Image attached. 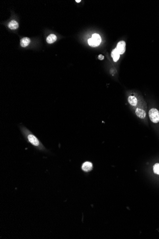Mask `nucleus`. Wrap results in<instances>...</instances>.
I'll list each match as a JSON object with an SVG mask.
<instances>
[{
    "label": "nucleus",
    "mask_w": 159,
    "mask_h": 239,
    "mask_svg": "<svg viewBox=\"0 0 159 239\" xmlns=\"http://www.w3.org/2000/svg\"><path fill=\"white\" fill-rule=\"evenodd\" d=\"M111 56L112 58H113V60L115 62L117 61L120 58V54L118 52V50H117L116 48L114 49L111 52Z\"/></svg>",
    "instance_id": "7"
},
{
    "label": "nucleus",
    "mask_w": 159,
    "mask_h": 239,
    "mask_svg": "<svg viewBox=\"0 0 159 239\" xmlns=\"http://www.w3.org/2000/svg\"><path fill=\"white\" fill-rule=\"evenodd\" d=\"M116 48L120 55L123 54L126 50V43L124 41H120L117 44Z\"/></svg>",
    "instance_id": "4"
},
{
    "label": "nucleus",
    "mask_w": 159,
    "mask_h": 239,
    "mask_svg": "<svg viewBox=\"0 0 159 239\" xmlns=\"http://www.w3.org/2000/svg\"><path fill=\"white\" fill-rule=\"evenodd\" d=\"M101 41V39L100 35L97 34H94L92 35L91 38L88 40V44L92 47H96L100 45Z\"/></svg>",
    "instance_id": "2"
},
{
    "label": "nucleus",
    "mask_w": 159,
    "mask_h": 239,
    "mask_svg": "<svg viewBox=\"0 0 159 239\" xmlns=\"http://www.w3.org/2000/svg\"><path fill=\"white\" fill-rule=\"evenodd\" d=\"M20 130L24 138L28 143L31 144L35 148L40 151H46L47 149L43 145L41 141L31 131H30L22 125L20 126Z\"/></svg>",
    "instance_id": "1"
},
{
    "label": "nucleus",
    "mask_w": 159,
    "mask_h": 239,
    "mask_svg": "<svg viewBox=\"0 0 159 239\" xmlns=\"http://www.w3.org/2000/svg\"><path fill=\"white\" fill-rule=\"evenodd\" d=\"M154 172L157 174H159V163H156L154 166Z\"/></svg>",
    "instance_id": "12"
},
{
    "label": "nucleus",
    "mask_w": 159,
    "mask_h": 239,
    "mask_svg": "<svg viewBox=\"0 0 159 239\" xmlns=\"http://www.w3.org/2000/svg\"><path fill=\"white\" fill-rule=\"evenodd\" d=\"M75 2H76L77 3H80V2H81V0H76Z\"/></svg>",
    "instance_id": "14"
},
{
    "label": "nucleus",
    "mask_w": 159,
    "mask_h": 239,
    "mask_svg": "<svg viewBox=\"0 0 159 239\" xmlns=\"http://www.w3.org/2000/svg\"><path fill=\"white\" fill-rule=\"evenodd\" d=\"M57 40V37L55 35L53 34H51L49 35L48 37H47L46 41L48 44H53Z\"/></svg>",
    "instance_id": "11"
},
{
    "label": "nucleus",
    "mask_w": 159,
    "mask_h": 239,
    "mask_svg": "<svg viewBox=\"0 0 159 239\" xmlns=\"http://www.w3.org/2000/svg\"><path fill=\"white\" fill-rule=\"evenodd\" d=\"M82 170L85 172H89L93 170V164L90 162L86 161L82 165Z\"/></svg>",
    "instance_id": "5"
},
{
    "label": "nucleus",
    "mask_w": 159,
    "mask_h": 239,
    "mask_svg": "<svg viewBox=\"0 0 159 239\" xmlns=\"http://www.w3.org/2000/svg\"><path fill=\"white\" fill-rule=\"evenodd\" d=\"M149 116L151 122L157 123L159 122V111L156 108H151L149 112Z\"/></svg>",
    "instance_id": "3"
},
{
    "label": "nucleus",
    "mask_w": 159,
    "mask_h": 239,
    "mask_svg": "<svg viewBox=\"0 0 159 239\" xmlns=\"http://www.w3.org/2000/svg\"><path fill=\"white\" fill-rule=\"evenodd\" d=\"M135 113L137 117H139L141 119L144 118L146 116V113L145 111L143 109L137 108L135 110Z\"/></svg>",
    "instance_id": "6"
},
{
    "label": "nucleus",
    "mask_w": 159,
    "mask_h": 239,
    "mask_svg": "<svg viewBox=\"0 0 159 239\" xmlns=\"http://www.w3.org/2000/svg\"><path fill=\"white\" fill-rule=\"evenodd\" d=\"M98 58H99V59L101 60H102L104 59V56H103L102 55H100L98 56Z\"/></svg>",
    "instance_id": "13"
},
{
    "label": "nucleus",
    "mask_w": 159,
    "mask_h": 239,
    "mask_svg": "<svg viewBox=\"0 0 159 239\" xmlns=\"http://www.w3.org/2000/svg\"><path fill=\"white\" fill-rule=\"evenodd\" d=\"M128 100L130 105H131L133 106H136L138 103L137 99L134 96H129L128 98Z\"/></svg>",
    "instance_id": "8"
},
{
    "label": "nucleus",
    "mask_w": 159,
    "mask_h": 239,
    "mask_svg": "<svg viewBox=\"0 0 159 239\" xmlns=\"http://www.w3.org/2000/svg\"><path fill=\"white\" fill-rule=\"evenodd\" d=\"M31 42L30 38L28 37H24L21 40V45L22 47H25L29 45Z\"/></svg>",
    "instance_id": "9"
},
{
    "label": "nucleus",
    "mask_w": 159,
    "mask_h": 239,
    "mask_svg": "<svg viewBox=\"0 0 159 239\" xmlns=\"http://www.w3.org/2000/svg\"><path fill=\"white\" fill-rule=\"evenodd\" d=\"M8 27L10 29L12 30L16 29L18 28L19 24L18 22L16 21L13 20L10 21L8 24Z\"/></svg>",
    "instance_id": "10"
}]
</instances>
